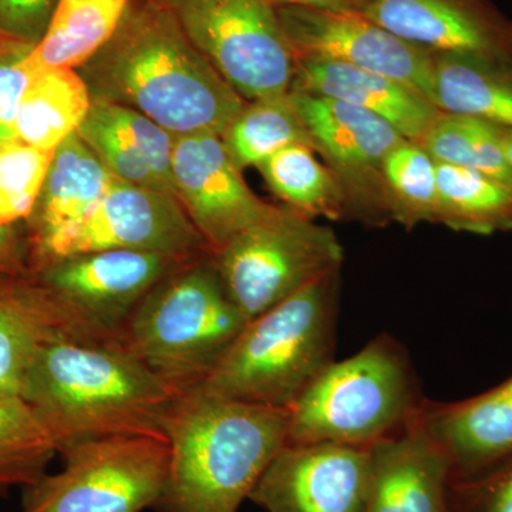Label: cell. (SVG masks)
<instances>
[{
    "instance_id": "5",
    "label": "cell",
    "mask_w": 512,
    "mask_h": 512,
    "mask_svg": "<svg viewBox=\"0 0 512 512\" xmlns=\"http://www.w3.org/2000/svg\"><path fill=\"white\" fill-rule=\"evenodd\" d=\"M248 322L210 254L181 266L148 293L120 342L180 396L210 376Z\"/></svg>"
},
{
    "instance_id": "19",
    "label": "cell",
    "mask_w": 512,
    "mask_h": 512,
    "mask_svg": "<svg viewBox=\"0 0 512 512\" xmlns=\"http://www.w3.org/2000/svg\"><path fill=\"white\" fill-rule=\"evenodd\" d=\"M77 134L114 177L177 197L173 183L175 136L156 121L123 104L93 100Z\"/></svg>"
},
{
    "instance_id": "7",
    "label": "cell",
    "mask_w": 512,
    "mask_h": 512,
    "mask_svg": "<svg viewBox=\"0 0 512 512\" xmlns=\"http://www.w3.org/2000/svg\"><path fill=\"white\" fill-rule=\"evenodd\" d=\"M59 456V473L22 488L19 512H143L163 497L170 468L164 437L83 441Z\"/></svg>"
},
{
    "instance_id": "9",
    "label": "cell",
    "mask_w": 512,
    "mask_h": 512,
    "mask_svg": "<svg viewBox=\"0 0 512 512\" xmlns=\"http://www.w3.org/2000/svg\"><path fill=\"white\" fill-rule=\"evenodd\" d=\"M202 56L247 101L284 96L295 55L266 0H160Z\"/></svg>"
},
{
    "instance_id": "14",
    "label": "cell",
    "mask_w": 512,
    "mask_h": 512,
    "mask_svg": "<svg viewBox=\"0 0 512 512\" xmlns=\"http://www.w3.org/2000/svg\"><path fill=\"white\" fill-rule=\"evenodd\" d=\"M370 471V447L285 444L249 500L266 512H365Z\"/></svg>"
},
{
    "instance_id": "21",
    "label": "cell",
    "mask_w": 512,
    "mask_h": 512,
    "mask_svg": "<svg viewBox=\"0 0 512 512\" xmlns=\"http://www.w3.org/2000/svg\"><path fill=\"white\" fill-rule=\"evenodd\" d=\"M57 339L74 340L36 275L0 271V393L22 397L37 352Z\"/></svg>"
},
{
    "instance_id": "34",
    "label": "cell",
    "mask_w": 512,
    "mask_h": 512,
    "mask_svg": "<svg viewBox=\"0 0 512 512\" xmlns=\"http://www.w3.org/2000/svg\"><path fill=\"white\" fill-rule=\"evenodd\" d=\"M453 512H512V458L468 480L451 481Z\"/></svg>"
},
{
    "instance_id": "32",
    "label": "cell",
    "mask_w": 512,
    "mask_h": 512,
    "mask_svg": "<svg viewBox=\"0 0 512 512\" xmlns=\"http://www.w3.org/2000/svg\"><path fill=\"white\" fill-rule=\"evenodd\" d=\"M55 151L19 140L0 143V234L32 217Z\"/></svg>"
},
{
    "instance_id": "2",
    "label": "cell",
    "mask_w": 512,
    "mask_h": 512,
    "mask_svg": "<svg viewBox=\"0 0 512 512\" xmlns=\"http://www.w3.org/2000/svg\"><path fill=\"white\" fill-rule=\"evenodd\" d=\"M22 399L60 454L106 437L165 439L177 394L120 342L57 339L37 352Z\"/></svg>"
},
{
    "instance_id": "30",
    "label": "cell",
    "mask_w": 512,
    "mask_h": 512,
    "mask_svg": "<svg viewBox=\"0 0 512 512\" xmlns=\"http://www.w3.org/2000/svg\"><path fill=\"white\" fill-rule=\"evenodd\" d=\"M56 456L52 437L29 404L0 393V493L35 483Z\"/></svg>"
},
{
    "instance_id": "33",
    "label": "cell",
    "mask_w": 512,
    "mask_h": 512,
    "mask_svg": "<svg viewBox=\"0 0 512 512\" xmlns=\"http://www.w3.org/2000/svg\"><path fill=\"white\" fill-rule=\"evenodd\" d=\"M32 47L15 40H0V143L16 140L20 101L37 73L29 62Z\"/></svg>"
},
{
    "instance_id": "12",
    "label": "cell",
    "mask_w": 512,
    "mask_h": 512,
    "mask_svg": "<svg viewBox=\"0 0 512 512\" xmlns=\"http://www.w3.org/2000/svg\"><path fill=\"white\" fill-rule=\"evenodd\" d=\"M315 153L338 178L350 218L370 225L390 222L384 204V158L406 140L387 121L346 101L289 90Z\"/></svg>"
},
{
    "instance_id": "31",
    "label": "cell",
    "mask_w": 512,
    "mask_h": 512,
    "mask_svg": "<svg viewBox=\"0 0 512 512\" xmlns=\"http://www.w3.org/2000/svg\"><path fill=\"white\" fill-rule=\"evenodd\" d=\"M382 183L390 221L407 229L436 221L437 163L419 143L403 140L387 154Z\"/></svg>"
},
{
    "instance_id": "20",
    "label": "cell",
    "mask_w": 512,
    "mask_h": 512,
    "mask_svg": "<svg viewBox=\"0 0 512 512\" xmlns=\"http://www.w3.org/2000/svg\"><path fill=\"white\" fill-rule=\"evenodd\" d=\"M291 89L346 101L376 114L406 140L420 143L441 111L416 87L338 62L296 59Z\"/></svg>"
},
{
    "instance_id": "26",
    "label": "cell",
    "mask_w": 512,
    "mask_h": 512,
    "mask_svg": "<svg viewBox=\"0 0 512 512\" xmlns=\"http://www.w3.org/2000/svg\"><path fill=\"white\" fill-rule=\"evenodd\" d=\"M458 232L512 231V187L490 175L437 163L436 221Z\"/></svg>"
},
{
    "instance_id": "10",
    "label": "cell",
    "mask_w": 512,
    "mask_h": 512,
    "mask_svg": "<svg viewBox=\"0 0 512 512\" xmlns=\"http://www.w3.org/2000/svg\"><path fill=\"white\" fill-rule=\"evenodd\" d=\"M194 259L198 258L104 249L56 259L32 272L55 302L74 340L117 343L148 293Z\"/></svg>"
},
{
    "instance_id": "4",
    "label": "cell",
    "mask_w": 512,
    "mask_h": 512,
    "mask_svg": "<svg viewBox=\"0 0 512 512\" xmlns=\"http://www.w3.org/2000/svg\"><path fill=\"white\" fill-rule=\"evenodd\" d=\"M340 268L249 320L201 392L258 406L291 409L335 362Z\"/></svg>"
},
{
    "instance_id": "15",
    "label": "cell",
    "mask_w": 512,
    "mask_h": 512,
    "mask_svg": "<svg viewBox=\"0 0 512 512\" xmlns=\"http://www.w3.org/2000/svg\"><path fill=\"white\" fill-rule=\"evenodd\" d=\"M173 183L178 202L211 252L281 210L252 192L215 134L175 137Z\"/></svg>"
},
{
    "instance_id": "1",
    "label": "cell",
    "mask_w": 512,
    "mask_h": 512,
    "mask_svg": "<svg viewBox=\"0 0 512 512\" xmlns=\"http://www.w3.org/2000/svg\"><path fill=\"white\" fill-rule=\"evenodd\" d=\"M80 70L93 100L140 111L175 137H222L247 104L160 0H131L116 35Z\"/></svg>"
},
{
    "instance_id": "38",
    "label": "cell",
    "mask_w": 512,
    "mask_h": 512,
    "mask_svg": "<svg viewBox=\"0 0 512 512\" xmlns=\"http://www.w3.org/2000/svg\"><path fill=\"white\" fill-rule=\"evenodd\" d=\"M504 148L508 163H510L512 168V128L504 127Z\"/></svg>"
},
{
    "instance_id": "25",
    "label": "cell",
    "mask_w": 512,
    "mask_h": 512,
    "mask_svg": "<svg viewBox=\"0 0 512 512\" xmlns=\"http://www.w3.org/2000/svg\"><path fill=\"white\" fill-rule=\"evenodd\" d=\"M92 103L79 70H40L20 101L16 140L40 150H56L77 133Z\"/></svg>"
},
{
    "instance_id": "11",
    "label": "cell",
    "mask_w": 512,
    "mask_h": 512,
    "mask_svg": "<svg viewBox=\"0 0 512 512\" xmlns=\"http://www.w3.org/2000/svg\"><path fill=\"white\" fill-rule=\"evenodd\" d=\"M104 249L190 259L212 254L174 195L114 177L92 212L30 256L28 265L37 271L56 259Z\"/></svg>"
},
{
    "instance_id": "17",
    "label": "cell",
    "mask_w": 512,
    "mask_h": 512,
    "mask_svg": "<svg viewBox=\"0 0 512 512\" xmlns=\"http://www.w3.org/2000/svg\"><path fill=\"white\" fill-rule=\"evenodd\" d=\"M416 421L443 451L453 481L480 476L512 458V375L458 402L426 399Z\"/></svg>"
},
{
    "instance_id": "22",
    "label": "cell",
    "mask_w": 512,
    "mask_h": 512,
    "mask_svg": "<svg viewBox=\"0 0 512 512\" xmlns=\"http://www.w3.org/2000/svg\"><path fill=\"white\" fill-rule=\"evenodd\" d=\"M113 180L109 168L79 134L64 140L56 148L42 194L29 220V258L86 218Z\"/></svg>"
},
{
    "instance_id": "27",
    "label": "cell",
    "mask_w": 512,
    "mask_h": 512,
    "mask_svg": "<svg viewBox=\"0 0 512 512\" xmlns=\"http://www.w3.org/2000/svg\"><path fill=\"white\" fill-rule=\"evenodd\" d=\"M259 173L289 210L309 220L350 218L349 205L338 178L316 158L309 144H293L266 158Z\"/></svg>"
},
{
    "instance_id": "24",
    "label": "cell",
    "mask_w": 512,
    "mask_h": 512,
    "mask_svg": "<svg viewBox=\"0 0 512 512\" xmlns=\"http://www.w3.org/2000/svg\"><path fill=\"white\" fill-rule=\"evenodd\" d=\"M131 0H59L42 40L32 47L33 69H80L116 35Z\"/></svg>"
},
{
    "instance_id": "28",
    "label": "cell",
    "mask_w": 512,
    "mask_h": 512,
    "mask_svg": "<svg viewBox=\"0 0 512 512\" xmlns=\"http://www.w3.org/2000/svg\"><path fill=\"white\" fill-rule=\"evenodd\" d=\"M419 144L436 163L471 168L512 187L504 127L477 117L441 111Z\"/></svg>"
},
{
    "instance_id": "37",
    "label": "cell",
    "mask_w": 512,
    "mask_h": 512,
    "mask_svg": "<svg viewBox=\"0 0 512 512\" xmlns=\"http://www.w3.org/2000/svg\"><path fill=\"white\" fill-rule=\"evenodd\" d=\"M275 8L296 6V8H312L335 10V12H359L365 9L367 0H266Z\"/></svg>"
},
{
    "instance_id": "16",
    "label": "cell",
    "mask_w": 512,
    "mask_h": 512,
    "mask_svg": "<svg viewBox=\"0 0 512 512\" xmlns=\"http://www.w3.org/2000/svg\"><path fill=\"white\" fill-rule=\"evenodd\" d=\"M362 13L431 53L512 59V19L491 0H367Z\"/></svg>"
},
{
    "instance_id": "36",
    "label": "cell",
    "mask_w": 512,
    "mask_h": 512,
    "mask_svg": "<svg viewBox=\"0 0 512 512\" xmlns=\"http://www.w3.org/2000/svg\"><path fill=\"white\" fill-rule=\"evenodd\" d=\"M28 262L23 261L22 247L16 228L0 234V271H26Z\"/></svg>"
},
{
    "instance_id": "6",
    "label": "cell",
    "mask_w": 512,
    "mask_h": 512,
    "mask_svg": "<svg viewBox=\"0 0 512 512\" xmlns=\"http://www.w3.org/2000/svg\"><path fill=\"white\" fill-rule=\"evenodd\" d=\"M427 397L406 348L377 336L330 363L288 409V443L372 447L409 427Z\"/></svg>"
},
{
    "instance_id": "3",
    "label": "cell",
    "mask_w": 512,
    "mask_h": 512,
    "mask_svg": "<svg viewBox=\"0 0 512 512\" xmlns=\"http://www.w3.org/2000/svg\"><path fill=\"white\" fill-rule=\"evenodd\" d=\"M288 427V409L180 394L165 423L170 468L156 510L238 512L288 443Z\"/></svg>"
},
{
    "instance_id": "18",
    "label": "cell",
    "mask_w": 512,
    "mask_h": 512,
    "mask_svg": "<svg viewBox=\"0 0 512 512\" xmlns=\"http://www.w3.org/2000/svg\"><path fill=\"white\" fill-rule=\"evenodd\" d=\"M370 457L365 512H453L450 463L416 419L373 444Z\"/></svg>"
},
{
    "instance_id": "39",
    "label": "cell",
    "mask_w": 512,
    "mask_h": 512,
    "mask_svg": "<svg viewBox=\"0 0 512 512\" xmlns=\"http://www.w3.org/2000/svg\"><path fill=\"white\" fill-rule=\"evenodd\" d=\"M3 39H6V37H3L2 35H0V40H3Z\"/></svg>"
},
{
    "instance_id": "8",
    "label": "cell",
    "mask_w": 512,
    "mask_h": 512,
    "mask_svg": "<svg viewBox=\"0 0 512 512\" xmlns=\"http://www.w3.org/2000/svg\"><path fill=\"white\" fill-rule=\"evenodd\" d=\"M211 258L229 296L251 320L342 268L343 248L333 229L281 208L229 239Z\"/></svg>"
},
{
    "instance_id": "13",
    "label": "cell",
    "mask_w": 512,
    "mask_h": 512,
    "mask_svg": "<svg viewBox=\"0 0 512 512\" xmlns=\"http://www.w3.org/2000/svg\"><path fill=\"white\" fill-rule=\"evenodd\" d=\"M296 59L360 67L416 87L430 99L433 53L406 42L359 12L276 8Z\"/></svg>"
},
{
    "instance_id": "35",
    "label": "cell",
    "mask_w": 512,
    "mask_h": 512,
    "mask_svg": "<svg viewBox=\"0 0 512 512\" xmlns=\"http://www.w3.org/2000/svg\"><path fill=\"white\" fill-rule=\"evenodd\" d=\"M59 0H0V35L36 46L45 35Z\"/></svg>"
},
{
    "instance_id": "29",
    "label": "cell",
    "mask_w": 512,
    "mask_h": 512,
    "mask_svg": "<svg viewBox=\"0 0 512 512\" xmlns=\"http://www.w3.org/2000/svg\"><path fill=\"white\" fill-rule=\"evenodd\" d=\"M241 170L256 167L293 144H309L289 92L284 96L247 101L221 137Z\"/></svg>"
},
{
    "instance_id": "23",
    "label": "cell",
    "mask_w": 512,
    "mask_h": 512,
    "mask_svg": "<svg viewBox=\"0 0 512 512\" xmlns=\"http://www.w3.org/2000/svg\"><path fill=\"white\" fill-rule=\"evenodd\" d=\"M430 100L443 113L512 128V59L433 53Z\"/></svg>"
}]
</instances>
